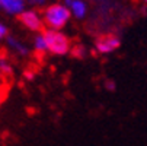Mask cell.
I'll return each instance as SVG.
<instances>
[{
    "label": "cell",
    "mask_w": 147,
    "mask_h": 146,
    "mask_svg": "<svg viewBox=\"0 0 147 146\" xmlns=\"http://www.w3.org/2000/svg\"><path fill=\"white\" fill-rule=\"evenodd\" d=\"M71 18L70 9L64 3H53L48 5L42 12L44 24L51 29H63Z\"/></svg>",
    "instance_id": "1"
},
{
    "label": "cell",
    "mask_w": 147,
    "mask_h": 146,
    "mask_svg": "<svg viewBox=\"0 0 147 146\" xmlns=\"http://www.w3.org/2000/svg\"><path fill=\"white\" fill-rule=\"evenodd\" d=\"M47 44H48V53L54 56H66L71 51V44L67 35L61 29H45L44 31Z\"/></svg>",
    "instance_id": "2"
},
{
    "label": "cell",
    "mask_w": 147,
    "mask_h": 146,
    "mask_svg": "<svg viewBox=\"0 0 147 146\" xmlns=\"http://www.w3.org/2000/svg\"><path fill=\"white\" fill-rule=\"evenodd\" d=\"M119 45H121V38L112 32L102 34L95 41V50L99 54H111V53L117 51L119 48Z\"/></svg>",
    "instance_id": "3"
},
{
    "label": "cell",
    "mask_w": 147,
    "mask_h": 146,
    "mask_svg": "<svg viewBox=\"0 0 147 146\" xmlns=\"http://www.w3.org/2000/svg\"><path fill=\"white\" fill-rule=\"evenodd\" d=\"M19 20L26 29H29L32 32H39L42 29V26L45 25L42 15H39V12H36L35 9H25L19 15Z\"/></svg>",
    "instance_id": "4"
},
{
    "label": "cell",
    "mask_w": 147,
    "mask_h": 146,
    "mask_svg": "<svg viewBox=\"0 0 147 146\" xmlns=\"http://www.w3.org/2000/svg\"><path fill=\"white\" fill-rule=\"evenodd\" d=\"M26 0H0V10L10 16H19L26 9Z\"/></svg>",
    "instance_id": "5"
},
{
    "label": "cell",
    "mask_w": 147,
    "mask_h": 146,
    "mask_svg": "<svg viewBox=\"0 0 147 146\" xmlns=\"http://www.w3.org/2000/svg\"><path fill=\"white\" fill-rule=\"evenodd\" d=\"M64 5L70 9L71 16L76 19H85L89 12L86 0H64Z\"/></svg>",
    "instance_id": "6"
},
{
    "label": "cell",
    "mask_w": 147,
    "mask_h": 146,
    "mask_svg": "<svg viewBox=\"0 0 147 146\" xmlns=\"http://www.w3.org/2000/svg\"><path fill=\"white\" fill-rule=\"evenodd\" d=\"M6 45H7V48H9L13 54H16L18 57H28L29 53H31L29 47L24 43V41H20L19 38H16V37H13V35H9V37L6 38Z\"/></svg>",
    "instance_id": "7"
},
{
    "label": "cell",
    "mask_w": 147,
    "mask_h": 146,
    "mask_svg": "<svg viewBox=\"0 0 147 146\" xmlns=\"http://www.w3.org/2000/svg\"><path fill=\"white\" fill-rule=\"evenodd\" d=\"M32 48H34L38 54H45V53H48V44H47V39H45L44 32H38V34L34 37Z\"/></svg>",
    "instance_id": "8"
},
{
    "label": "cell",
    "mask_w": 147,
    "mask_h": 146,
    "mask_svg": "<svg viewBox=\"0 0 147 146\" xmlns=\"http://www.w3.org/2000/svg\"><path fill=\"white\" fill-rule=\"evenodd\" d=\"M0 73L3 76H10L13 73V66L6 57H0Z\"/></svg>",
    "instance_id": "9"
},
{
    "label": "cell",
    "mask_w": 147,
    "mask_h": 146,
    "mask_svg": "<svg viewBox=\"0 0 147 146\" xmlns=\"http://www.w3.org/2000/svg\"><path fill=\"white\" fill-rule=\"evenodd\" d=\"M71 56H74L76 58H79V60H82V58H85L86 57V54H88V50H86V47L85 45H82V44H77V45H73L71 47Z\"/></svg>",
    "instance_id": "10"
},
{
    "label": "cell",
    "mask_w": 147,
    "mask_h": 146,
    "mask_svg": "<svg viewBox=\"0 0 147 146\" xmlns=\"http://www.w3.org/2000/svg\"><path fill=\"white\" fill-rule=\"evenodd\" d=\"M103 86H105V89H108L109 92H114L117 89V83L112 79H107V80H105V83H103Z\"/></svg>",
    "instance_id": "11"
},
{
    "label": "cell",
    "mask_w": 147,
    "mask_h": 146,
    "mask_svg": "<svg viewBox=\"0 0 147 146\" xmlns=\"http://www.w3.org/2000/svg\"><path fill=\"white\" fill-rule=\"evenodd\" d=\"M48 0H26V3L35 7H41V6H45Z\"/></svg>",
    "instance_id": "12"
},
{
    "label": "cell",
    "mask_w": 147,
    "mask_h": 146,
    "mask_svg": "<svg viewBox=\"0 0 147 146\" xmlns=\"http://www.w3.org/2000/svg\"><path fill=\"white\" fill-rule=\"evenodd\" d=\"M9 37V32H7V26L5 24L0 22V41H3Z\"/></svg>",
    "instance_id": "13"
},
{
    "label": "cell",
    "mask_w": 147,
    "mask_h": 146,
    "mask_svg": "<svg viewBox=\"0 0 147 146\" xmlns=\"http://www.w3.org/2000/svg\"><path fill=\"white\" fill-rule=\"evenodd\" d=\"M24 76H25V79H26V80H34L35 73H34V72H31V70H26V72L24 73Z\"/></svg>",
    "instance_id": "14"
},
{
    "label": "cell",
    "mask_w": 147,
    "mask_h": 146,
    "mask_svg": "<svg viewBox=\"0 0 147 146\" xmlns=\"http://www.w3.org/2000/svg\"><path fill=\"white\" fill-rule=\"evenodd\" d=\"M141 2H143L144 5H147V0H141Z\"/></svg>",
    "instance_id": "15"
}]
</instances>
